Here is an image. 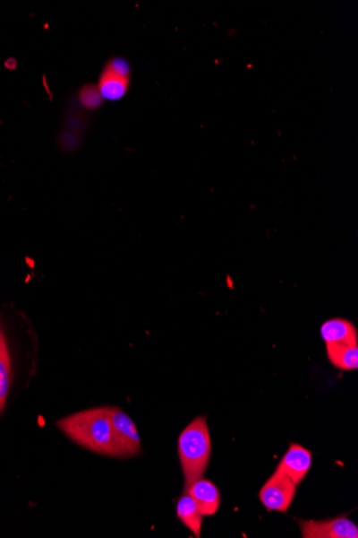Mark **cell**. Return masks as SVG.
<instances>
[{
  "instance_id": "6da1fadb",
  "label": "cell",
  "mask_w": 358,
  "mask_h": 538,
  "mask_svg": "<svg viewBox=\"0 0 358 538\" xmlns=\"http://www.w3.org/2000/svg\"><path fill=\"white\" fill-rule=\"evenodd\" d=\"M64 436L92 453L115 458L114 432L108 406L95 407L62 418L56 423Z\"/></svg>"
},
{
  "instance_id": "7a4b0ae2",
  "label": "cell",
  "mask_w": 358,
  "mask_h": 538,
  "mask_svg": "<svg viewBox=\"0 0 358 538\" xmlns=\"http://www.w3.org/2000/svg\"><path fill=\"white\" fill-rule=\"evenodd\" d=\"M178 456L184 480V490L205 474L211 456L208 420L195 417L178 438Z\"/></svg>"
},
{
  "instance_id": "3957f363",
  "label": "cell",
  "mask_w": 358,
  "mask_h": 538,
  "mask_svg": "<svg viewBox=\"0 0 358 538\" xmlns=\"http://www.w3.org/2000/svg\"><path fill=\"white\" fill-rule=\"evenodd\" d=\"M113 426L115 458H130L142 451L137 426L126 412L119 407L108 406Z\"/></svg>"
},
{
  "instance_id": "277c9868",
  "label": "cell",
  "mask_w": 358,
  "mask_h": 538,
  "mask_svg": "<svg viewBox=\"0 0 358 538\" xmlns=\"http://www.w3.org/2000/svg\"><path fill=\"white\" fill-rule=\"evenodd\" d=\"M296 488L289 477L275 471L260 490L259 499L268 512L286 513L295 498Z\"/></svg>"
},
{
  "instance_id": "5b68a950",
  "label": "cell",
  "mask_w": 358,
  "mask_h": 538,
  "mask_svg": "<svg viewBox=\"0 0 358 538\" xmlns=\"http://www.w3.org/2000/svg\"><path fill=\"white\" fill-rule=\"evenodd\" d=\"M303 538H358L357 525L346 516L328 520H298Z\"/></svg>"
},
{
  "instance_id": "8992f818",
  "label": "cell",
  "mask_w": 358,
  "mask_h": 538,
  "mask_svg": "<svg viewBox=\"0 0 358 538\" xmlns=\"http://www.w3.org/2000/svg\"><path fill=\"white\" fill-rule=\"evenodd\" d=\"M311 451L301 447V445L293 443L290 444L289 449L282 456L276 471L289 477L298 486L311 471Z\"/></svg>"
},
{
  "instance_id": "52a82bcc",
  "label": "cell",
  "mask_w": 358,
  "mask_h": 538,
  "mask_svg": "<svg viewBox=\"0 0 358 538\" xmlns=\"http://www.w3.org/2000/svg\"><path fill=\"white\" fill-rule=\"evenodd\" d=\"M197 503L200 514L213 516L218 512L221 504V496L218 487L205 478L195 481L187 490Z\"/></svg>"
},
{
  "instance_id": "ba28073f",
  "label": "cell",
  "mask_w": 358,
  "mask_h": 538,
  "mask_svg": "<svg viewBox=\"0 0 358 538\" xmlns=\"http://www.w3.org/2000/svg\"><path fill=\"white\" fill-rule=\"evenodd\" d=\"M320 334L325 344H358L357 329L354 324L344 318L327 320L322 325Z\"/></svg>"
},
{
  "instance_id": "9c48e42d",
  "label": "cell",
  "mask_w": 358,
  "mask_h": 538,
  "mask_svg": "<svg viewBox=\"0 0 358 538\" xmlns=\"http://www.w3.org/2000/svg\"><path fill=\"white\" fill-rule=\"evenodd\" d=\"M176 514L182 524L192 532L195 537H200L202 530L203 517L200 514L197 503L187 491H184L176 505Z\"/></svg>"
},
{
  "instance_id": "30bf717a",
  "label": "cell",
  "mask_w": 358,
  "mask_h": 538,
  "mask_svg": "<svg viewBox=\"0 0 358 538\" xmlns=\"http://www.w3.org/2000/svg\"><path fill=\"white\" fill-rule=\"evenodd\" d=\"M328 360L343 371L358 368V344H327Z\"/></svg>"
},
{
  "instance_id": "8fae6325",
  "label": "cell",
  "mask_w": 358,
  "mask_h": 538,
  "mask_svg": "<svg viewBox=\"0 0 358 538\" xmlns=\"http://www.w3.org/2000/svg\"><path fill=\"white\" fill-rule=\"evenodd\" d=\"M97 86L103 100H118L126 95L129 79L119 77L106 67L99 79V84Z\"/></svg>"
},
{
  "instance_id": "7c38bea8",
  "label": "cell",
  "mask_w": 358,
  "mask_h": 538,
  "mask_svg": "<svg viewBox=\"0 0 358 538\" xmlns=\"http://www.w3.org/2000/svg\"><path fill=\"white\" fill-rule=\"evenodd\" d=\"M11 379V361L7 342L0 335V412L7 404Z\"/></svg>"
},
{
  "instance_id": "4fadbf2b",
  "label": "cell",
  "mask_w": 358,
  "mask_h": 538,
  "mask_svg": "<svg viewBox=\"0 0 358 538\" xmlns=\"http://www.w3.org/2000/svg\"><path fill=\"white\" fill-rule=\"evenodd\" d=\"M79 101L85 108L95 110L102 105L103 97L97 85L88 84L80 90Z\"/></svg>"
},
{
  "instance_id": "5bb4252c",
  "label": "cell",
  "mask_w": 358,
  "mask_h": 538,
  "mask_svg": "<svg viewBox=\"0 0 358 538\" xmlns=\"http://www.w3.org/2000/svg\"><path fill=\"white\" fill-rule=\"evenodd\" d=\"M112 73L119 75V77L130 78V65L123 58H113L106 66Z\"/></svg>"
},
{
  "instance_id": "9a60e30c",
  "label": "cell",
  "mask_w": 358,
  "mask_h": 538,
  "mask_svg": "<svg viewBox=\"0 0 358 538\" xmlns=\"http://www.w3.org/2000/svg\"><path fill=\"white\" fill-rule=\"evenodd\" d=\"M18 63H16L14 58H10L8 59L7 62H5V67H7L8 69L13 70L16 68V66H18V65H16Z\"/></svg>"
},
{
  "instance_id": "2e32d148",
  "label": "cell",
  "mask_w": 358,
  "mask_h": 538,
  "mask_svg": "<svg viewBox=\"0 0 358 538\" xmlns=\"http://www.w3.org/2000/svg\"><path fill=\"white\" fill-rule=\"evenodd\" d=\"M2 334H3L2 330H0V335H2Z\"/></svg>"
}]
</instances>
